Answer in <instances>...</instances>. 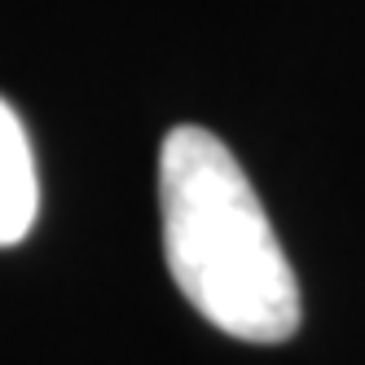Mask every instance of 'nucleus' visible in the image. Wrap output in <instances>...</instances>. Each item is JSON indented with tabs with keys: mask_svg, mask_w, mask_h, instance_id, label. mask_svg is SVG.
Returning a JSON list of instances; mask_svg holds the SVG:
<instances>
[{
	"mask_svg": "<svg viewBox=\"0 0 365 365\" xmlns=\"http://www.w3.org/2000/svg\"><path fill=\"white\" fill-rule=\"evenodd\" d=\"M168 273L216 330L286 344L299 330V282L242 163L207 128L180 123L159 150Z\"/></svg>",
	"mask_w": 365,
	"mask_h": 365,
	"instance_id": "nucleus-1",
	"label": "nucleus"
},
{
	"mask_svg": "<svg viewBox=\"0 0 365 365\" xmlns=\"http://www.w3.org/2000/svg\"><path fill=\"white\" fill-rule=\"evenodd\" d=\"M40 212V180L22 119L0 97V247H18Z\"/></svg>",
	"mask_w": 365,
	"mask_h": 365,
	"instance_id": "nucleus-2",
	"label": "nucleus"
}]
</instances>
